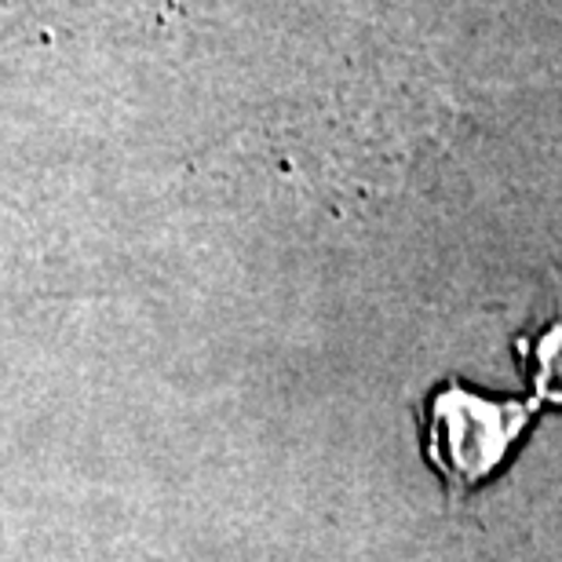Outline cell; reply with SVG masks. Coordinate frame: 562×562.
I'll return each instance as SVG.
<instances>
[{"label": "cell", "instance_id": "cell-1", "mask_svg": "<svg viewBox=\"0 0 562 562\" xmlns=\"http://www.w3.org/2000/svg\"><path fill=\"white\" fill-rule=\"evenodd\" d=\"M544 402L530 395L522 402H493L449 380L431 391L420 413V446L427 464L438 471L453 497L479 490L533 424Z\"/></svg>", "mask_w": 562, "mask_h": 562}, {"label": "cell", "instance_id": "cell-2", "mask_svg": "<svg viewBox=\"0 0 562 562\" xmlns=\"http://www.w3.org/2000/svg\"><path fill=\"white\" fill-rule=\"evenodd\" d=\"M533 395L562 406V322L548 325L533 340Z\"/></svg>", "mask_w": 562, "mask_h": 562}]
</instances>
